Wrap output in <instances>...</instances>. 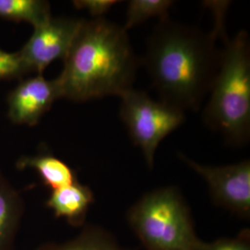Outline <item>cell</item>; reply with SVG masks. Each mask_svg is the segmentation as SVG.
Masks as SVG:
<instances>
[{"label":"cell","instance_id":"8","mask_svg":"<svg viewBox=\"0 0 250 250\" xmlns=\"http://www.w3.org/2000/svg\"><path fill=\"white\" fill-rule=\"evenodd\" d=\"M61 99L56 79L47 80L43 74L21 81L7 99L8 117L15 125L34 126Z\"/></svg>","mask_w":250,"mask_h":250},{"label":"cell","instance_id":"10","mask_svg":"<svg viewBox=\"0 0 250 250\" xmlns=\"http://www.w3.org/2000/svg\"><path fill=\"white\" fill-rule=\"evenodd\" d=\"M23 211L22 198L0 171V250H14Z\"/></svg>","mask_w":250,"mask_h":250},{"label":"cell","instance_id":"13","mask_svg":"<svg viewBox=\"0 0 250 250\" xmlns=\"http://www.w3.org/2000/svg\"><path fill=\"white\" fill-rule=\"evenodd\" d=\"M52 18L50 4L44 0H0V19L27 22L34 28Z\"/></svg>","mask_w":250,"mask_h":250},{"label":"cell","instance_id":"3","mask_svg":"<svg viewBox=\"0 0 250 250\" xmlns=\"http://www.w3.org/2000/svg\"><path fill=\"white\" fill-rule=\"evenodd\" d=\"M224 41L203 119L228 143L240 146L250 136V37L246 31H240L232 40L225 36Z\"/></svg>","mask_w":250,"mask_h":250},{"label":"cell","instance_id":"11","mask_svg":"<svg viewBox=\"0 0 250 250\" xmlns=\"http://www.w3.org/2000/svg\"><path fill=\"white\" fill-rule=\"evenodd\" d=\"M19 170H36L46 187L55 190L77 182L76 172L61 159L47 152L21 157L16 162Z\"/></svg>","mask_w":250,"mask_h":250},{"label":"cell","instance_id":"5","mask_svg":"<svg viewBox=\"0 0 250 250\" xmlns=\"http://www.w3.org/2000/svg\"><path fill=\"white\" fill-rule=\"evenodd\" d=\"M120 117L134 145L139 146L149 169L161 141L185 122V112L169 104L151 99L146 92L132 89L121 97Z\"/></svg>","mask_w":250,"mask_h":250},{"label":"cell","instance_id":"9","mask_svg":"<svg viewBox=\"0 0 250 250\" xmlns=\"http://www.w3.org/2000/svg\"><path fill=\"white\" fill-rule=\"evenodd\" d=\"M95 197L87 186L78 181L70 186L51 190L45 205L56 218H64L73 227H83Z\"/></svg>","mask_w":250,"mask_h":250},{"label":"cell","instance_id":"12","mask_svg":"<svg viewBox=\"0 0 250 250\" xmlns=\"http://www.w3.org/2000/svg\"><path fill=\"white\" fill-rule=\"evenodd\" d=\"M80 234L65 243L48 242L36 250H129L123 248L115 237L106 229L84 224Z\"/></svg>","mask_w":250,"mask_h":250},{"label":"cell","instance_id":"7","mask_svg":"<svg viewBox=\"0 0 250 250\" xmlns=\"http://www.w3.org/2000/svg\"><path fill=\"white\" fill-rule=\"evenodd\" d=\"M83 19L52 18L40 26L19 50L28 73L43 74L45 68L57 60H64L75 40Z\"/></svg>","mask_w":250,"mask_h":250},{"label":"cell","instance_id":"14","mask_svg":"<svg viewBox=\"0 0 250 250\" xmlns=\"http://www.w3.org/2000/svg\"><path fill=\"white\" fill-rule=\"evenodd\" d=\"M170 0H131L126 11L125 31L141 24L153 17L162 19L168 17V11L172 6Z\"/></svg>","mask_w":250,"mask_h":250},{"label":"cell","instance_id":"15","mask_svg":"<svg viewBox=\"0 0 250 250\" xmlns=\"http://www.w3.org/2000/svg\"><path fill=\"white\" fill-rule=\"evenodd\" d=\"M198 250H250V230L244 229L232 238H220L209 243L201 241Z\"/></svg>","mask_w":250,"mask_h":250},{"label":"cell","instance_id":"6","mask_svg":"<svg viewBox=\"0 0 250 250\" xmlns=\"http://www.w3.org/2000/svg\"><path fill=\"white\" fill-rule=\"evenodd\" d=\"M179 158L205 179L215 205L244 219L250 218V161L227 166H207L191 161L183 154Z\"/></svg>","mask_w":250,"mask_h":250},{"label":"cell","instance_id":"2","mask_svg":"<svg viewBox=\"0 0 250 250\" xmlns=\"http://www.w3.org/2000/svg\"><path fill=\"white\" fill-rule=\"evenodd\" d=\"M63 62L61 99L76 102L121 97L133 88L139 65L127 31L102 17L83 20Z\"/></svg>","mask_w":250,"mask_h":250},{"label":"cell","instance_id":"4","mask_svg":"<svg viewBox=\"0 0 250 250\" xmlns=\"http://www.w3.org/2000/svg\"><path fill=\"white\" fill-rule=\"evenodd\" d=\"M127 222L146 250H198L201 243L191 210L174 187L145 194L129 208Z\"/></svg>","mask_w":250,"mask_h":250},{"label":"cell","instance_id":"16","mask_svg":"<svg viewBox=\"0 0 250 250\" xmlns=\"http://www.w3.org/2000/svg\"><path fill=\"white\" fill-rule=\"evenodd\" d=\"M27 73L18 52H8L0 48V81L21 78Z\"/></svg>","mask_w":250,"mask_h":250},{"label":"cell","instance_id":"1","mask_svg":"<svg viewBox=\"0 0 250 250\" xmlns=\"http://www.w3.org/2000/svg\"><path fill=\"white\" fill-rule=\"evenodd\" d=\"M216 24L211 33L172 21L169 16L154 28L144 57L145 68L161 101L197 110L209 94L220 66L216 39L224 25L226 3L214 4Z\"/></svg>","mask_w":250,"mask_h":250},{"label":"cell","instance_id":"17","mask_svg":"<svg viewBox=\"0 0 250 250\" xmlns=\"http://www.w3.org/2000/svg\"><path fill=\"white\" fill-rule=\"evenodd\" d=\"M73 6L78 9H85L95 18H101L114 5L119 3L116 0H75Z\"/></svg>","mask_w":250,"mask_h":250}]
</instances>
